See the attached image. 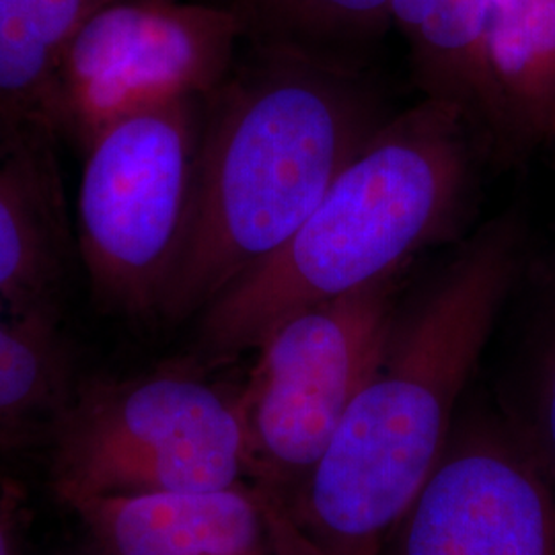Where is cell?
Masks as SVG:
<instances>
[{
	"label": "cell",
	"instance_id": "1",
	"mask_svg": "<svg viewBox=\"0 0 555 555\" xmlns=\"http://www.w3.org/2000/svg\"><path fill=\"white\" fill-rule=\"evenodd\" d=\"M204 109L196 190L160 318L202 313L274 256L387 121L362 64L249 41Z\"/></svg>",
	"mask_w": 555,
	"mask_h": 555
},
{
	"label": "cell",
	"instance_id": "2",
	"mask_svg": "<svg viewBox=\"0 0 555 555\" xmlns=\"http://www.w3.org/2000/svg\"><path fill=\"white\" fill-rule=\"evenodd\" d=\"M522 263L513 212L467 238L397 315L373 375L311 472L295 511L327 555H380L435 472Z\"/></svg>",
	"mask_w": 555,
	"mask_h": 555
},
{
	"label": "cell",
	"instance_id": "3",
	"mask_svg": "<svg viewBox=\"0 0 555 555\" xmlns=\"http://www.w3.org/2000/svg\"><path fill=\"white\" fill-rule=\"evenodd\" d=\"M481 149L465 118L422 100L387 119L274 256L237 278L199 319V357L256 350L305 307L399 276L463 219Z\"/></svg>",
	"mask_w": 555,
	"mask_h": 555
},
{
	"label": "cell",
	"instance_id": "4",
	"mask_svg": "<svg viewBox=\"0 0 555 555\" xmlns=\"http://www.w3.org/2000/svg\"><path fill=\"white\" fill-rule=\"evenodd\" d=\"M56 437V488L75 508L249 479L237 396L190 371L100 385L64 410Z\"/></svg>",
	"mask_w": 555,
	"mask_h": 555
},
{
	"label": "cell",
	"instance_id": "5",
	"mask_svg": "<svg viewBox=\"0 0 555 555\" xmlns=\"http://www.w3.org/2000/svg\"><path fill=\"white\" fill-rule=\"evenodd\" d=\"M206 98L163 101L87 139L77 217L93 288L116 309L163 311L185 238Z\"/></svg>",
	"mask_w": 555,
	"mask_h": 555
},
{
	"label": "cell",
	"instance_id": "6",
	"mask_svg": "<svg viewBox=\"0 0 555 555\" xmlns=\"http://www.w3.org/2000/svg\"><path fill=\"white\" fill-rule=\"evenodd\" d=\"M397 276L305 307L256 346L237 393L249 479L297 504L396 327Z\"/></svg>",
	"mask_w": 555,
	"mask_h": 555
},
{
	"label": "cell",
	"instance_id": "7",
	"mask_svg": "<svg viewBox=\"0 0 555 555\" xmlns=\"http://www.w3.org/2000/svg\"><path fill=\"white\" fill-rule=\"evenodd\" d=\"M245 41V21L222 0H103L60 59L48 119L87 140L142 107L208 98Z\"/></svg>",
	"mask_w": 555,
	"mask_h": 555
},
{
	"label": "cell",
	"instance_id": "8",
	"mask_svg": "<svg viewBox=\"0 0 555 555\" xmlns=\"http://www.w3.org/2000/svg\"><path fill=\"white\" fill-rule=\"evenodd\" d=\"M391 555H555V486L511 420L455 424Z\"/></svg>",
	"mask_w": 555,
	"mask_h": 555
},
{
	"label": "cell",
	"instance_id": "9",
	"mask_svg": "<svg viewBox=\"0 0 555 555\" xmlns=\"http://www.w3.org/2000/svg\"><path fill=\"white\" fill-rule=\"evenodd\" d=\"M79 511L109 555H327L295 506L251 479L212 492L100 500Z\"/></svg>",
	"mask_w": 555,
	"mask_h": 555
},
{
	"label": "cell",
	"instance_id": "10",
	"mask_svg": "<svg viewBox=\"0 0 555 555\" xmlns=\"http://www.w3.org/2000/svg\"><path fill=\"white\" fill-rule=\"evenodd\" d=\"M391 15L424 100L455 107L483 155L511 157L515 140L483 54L481 0H393Z\"/></svg>",
	"mask_w": 555,
	"mask_h": 555
},
{
	"label": "cell",
	"instance_id": "11",
	"mask_svg": "<svg viewBox=\"0 0 555 555\" xmlns=\"http://www.w3.org/2000/svg\"><path fill=\"white\" fill-rule=\"evenodd\" d=\"M481 40L516 149L552 137L555 0H481Z\"/></svg>",
	"mask_w": 555,
	"mask_h": 555
},
{
	"label": "cell",
	"instance_id": "12",
	"mask_svg": "<svg viewBox=\"0 0 555 555\" xmlns=\"http://www.w3.org/2000/svg\"><path fill=\"white\" fill-rule=\"evenodd\" d=\"M103 0H0V116L43 118L66 46Z\"/></svg>",
	"mask_w": 555,
	"mask_h": 555
},
{
	"label": "cell",
	"instance_id": "13",
	"mask_svg": "<svg viewBox=\"0 0 555 555\" xmlns=\"http://www.w3.org/2000/svg\"><path fill=\"white\" fill-rule=\"evenodd\" d=\"M247 40L293 46L362 64L369 46L393 25V0H235Z\"/></svg>",
	"mask_w": 555,
	"mask_h": 555
},
{
	"label": "cell",
	"instance_id": "14",
	"mask_svg": "<svg viewBox=\"0 0 555 555\" xmlns=\"http://www.w3.org/2000/svg\"><path fill=\"white\" fill-rule=\"evenodd\" d=\"M60 362L40 313L0 295V437L31 424L59 396Z\"/></svg>",
	"mask_w": 555,
	"mask_h": 555
},
{
	"label": "cell",
	"instance_id": "15",
	"mask_svg": "<svg viewBox=\"0 0 555 555\" xmlns=\"http://www.w3.org/2000/svg\"><path fill=\"white\" fill-rule=\"evenodd\" d=\"M52 241L38 194L23 173L0 157V295L21 311L36 302L52 274Z\"/></svg>",
	"mask_w": 555,
	"mask_h": 555
},
{
	"label": "cell",
	"instance_id": "16",
	"mask_svg": "<svg viewBox=\"0 0 555 555\" xmlns=\"http://www.w3.org/2000/svg\"><path fill=\"white\" fill-rule=\"evenodd\" d=\"M508 420L555 486V291L537 341L522 405Z\"/></svg>",
	"mask_w": 555,
	"mask_h": 555
},
{
	"label": "cell",
	"instance_id": "17",
	"mask_svg": "<svg viewBox=\"0 0 555 555\" xmlns=\"http://www.w3.org/2000/svg\"><path fill=\"white\" fill-rule=\"evenodd\" d=\"M0 555H13L11 547V533L7 527V518L0 515Z\"/></svg>",
	"mask_w": 555,
	"mask_h": 555
},
{
	"label": "cell",
	"instance_id": "18",
	"mask_svg": "<svg viewBox=\"0 0 555 555\" xmlns=\"http://www.w3.org/2000/svg\"><path fill=\"white\" fill-rule=\"evenodd\" d=\"M552 137H555V124H554V128H552Z\"/></svg>",
	"mask_w": 555,
	"mask_h": 555
},
{
	"label": "cell",
	"instance_id": "19",
	"mask_svg": "<svg viewBox=\"0 0 555 555\" xmlns=\"http://www.w3.org/2000/svg\"><path fill=\"white\" fill-rule=\"evenodd\" d=\"M233 2H235V0H227V4H233Z\"/></svg>",
	"mask_w": 555,
	"mask_h": 555
}]
</instances>
